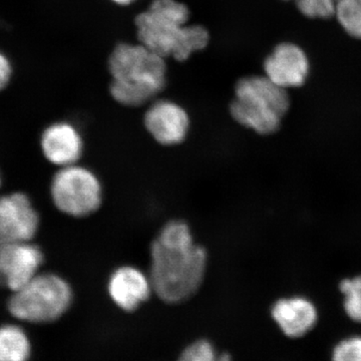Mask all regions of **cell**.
Here are the masks:
<instances>
[{
  "mask_svg": "<svg viewBox=\"0 0 361 361\" xmlns=\"http://www.w3.org/2000/svg\"><path fill=\"white\" fill-rule=\"evenodd\" d=\"M207 266L208 254L195 241L190 226L170 221L151 246L149 276L154 293L165 303L184 302L200 289Z\"/></svg>",
  "mask_w": 361,
  "mask_h": 361,
  "instance_id": "6da1fadb",
  "label": "cell"
},
{
  "mask_svg": "<svg viewBox=\"0 0 361 361\" xmlns=\"http://www.w3.org/2000/svg\"><path fill=\"white\" fill-rule=\"evenodd\" d=\"M189 20V8L183 2L153 0L146 11L135 16L137 39L164 59L186 61L210 42L205 26L188 25Z\"/></svg>",
  "mask_w": 361,
  "mask_h": 361,
  "instance_id": "7a4b0ae2",
  "label": "cell"
},
{
  "mask_svg": "<svg viewBox=\"0 0 361 361\" xmlns=\"http://www.w3.org/2000/svg\"><path fill=\"white\" fill-rule=\"evenodd\" d=\"M108 66L111 96L123 106L146 104L167 85L166 59L142 44H118L111 51Z\"/></svg>",
  "mask_w": 361,
  "mask_h": 361,
  "instance_id": "3957f363",
  "label": "cell"
},
{
  "mask_svg": "<svg viewBox=\"0 0 361 361\" xmlns=\"http://www.w3.org/2000/svg\"><path fill=\"white\" fill-rule=\"evenodd\" d=\"M235 97L230 104L232 118L246 129L259 135L274 134L290 108L287 90L266 75H248L235 85Z\"/></svg>",
  "mask_w": 361,
  "mask_h": 361,
  "instance_id": "277c9868",
  "label": "cell"
},
{
  "mask_svg": "<svg viewBox=\"0 0 361 361\" xmlns=\"http://www.w3.org/2000/svg\"><path fill=\"white\" fill-rule=\"evenodd\" d=\"M73 290L68 280L52 272H39L18 290L7 302L16 319L35 324L56 322L70 310Z\"/></svg>",
  "mask_w": 361,
  "mask_h": 361,
  "instance_id": "5b68a950",
  "label": "cell"
},
{
  "mask_svg": "<svg viewBox=\"0 0 361 361\" xmlns=\"http://www.w3.org/2000/svg\"><path fill=\"white\" fill-rule=\"evenodd\" d=\"M49 196L56 210L73 218L89 217L103 203L99 177L80 164L59 168L52 176Z\"/></svg>",
  "mask_w": 361,
  "mask_h": 361,
  "instance_id": "8992f818",
  "label": "cell"
},
{
  "mask_svg": "<svg viewBox=\"0 0 361 361\" xmlns=\"http://www.w3.org/2000/svg\"><path fill=\"white\" fill-rule=\"evenodd\" d=\"M40 215L23 192L0 196V246L33 241L39 231Z\"/></svg>",
  "mask_w": 361,
  "mask_h": 361,
  "instance_id": "52a82bcc",
  "label": "cell"
},
{
  "mask_svg": "<svg viewBox=\"0 0 361 361\" xmlns=\"http://www.w3.org/2000/svg\"><path fill=\"white\" fill-rule=\"evenodd\" d=\"M44 254L33 241L0 246V287L14 292L42 272Z\"/></svg>",
  "mask_w": 361,
  "mask_h": 361,
  "instance_id": "ba28073f",
  "label": "cell"
},
{
  "mask_svg": "<svg viewBox=\"0 0 361 361\" xmlns=\"http://www.w3.org/2000/svg\"><path fill=\"white\" fill-rule=\"evenodd\" d=\"M144 123L157 142L163 146H176L186 140L190 116L179 104L157 99L145 114Z\"/></svg>",
  "mask_w": 361,
  "mask_h": 361,
  "instance_id": "9c48e42d",
  "label": "cell"
},
{
  "mask_svg": "<svg viewBox=\"0 0 361 361\" xmlns=\"http://www.w3.org/2000/svg\"><path fill=\"white\" fill-rule=\"evenodd\" d=\"M45 160L56 168L78 164L84 154V139L73 123L59 121L47 126L39 140Z\"/></svg>",
  "mask_w": 361,
  "mask_h": 361,
  "instance_id": "30bf717a",
  "label": "cell"
},
{
  "mask_svg": "<svg viewBox=\"0 0 361 361\" xmlns=\"http://www.w3.org/2000/svg\"><path fill=\"white\" fill-rule=\"evenodd\" d=\"M265 75L285 90L301 87L310 73L305 52L291 42L278 44L264 61Z\"/></svg>",
  "mask_w": 361,
  "mask_h": 361,
  "instance_id": "8fae6325",
  "label": "cell"
},
{
  "mask_svg": "<svg viewBox=\"0 0 361 361\" xmlns=\"http://www.w3.org/2000/svg\"><path fill=\"white\" fill-rule=\"evenodd\" d=\"M108 293L114 303L126 312H133L154 293L149 275L134 266H121L111 273Z\"/></svg>",
  "mask_w": 361,
  "mask_h": 361,
  "instance_id": "7c38bea8",
  "label": "cell"
},
{
  "mask_svg": "<svg viewBox=\"0 0 361 361\" xmlns=\"http://www.w3.org/2000/svg\"><path fill=\"white\" fill-rule=\"evenodd\" d=\"M273 319L285 336L299 338L305 336L317 322L314 304L303 297L279 299L271 310Z\"/></svg>",
  "mask_w": 361,
  "mask_h": 361,
  "instance_id": "4fadbf2b",
  "label": "cell"
},
{
  "mask_svg": "<svg viewBox=\"0 0 361 361\" xmlns=\"http://www.w3.org/2000/svg\"><path fill=\"white\" fill-rule=\"evenodd\" d=\"M32 355L30 337L20 325L0 326V361H27Z\"/></svg>",
  "mask_w": 361,
  "mask_h": 361,
  "instance_id": "5bb4252c",
  "label": "cell"
},
{
  "mask_svg": "<svg viewBox=\"0 0 361 361\" xmlns=\"http://www.w3.org/2000/svg\"><path fill=\"white\" fill-rule=\"evenodd\" d=\"M334 16L345 32L361 39V0H337Z\"/></svg>",
  "mask_w": 361,
  "mask_h": 361,
  "instance_id": "9a60e30c",
  "label": "cell"
},
{
  "mask_svg": "<svg viewBox=\"0 0 361 361\" xmlns=\"http://www.w3.org/2000/svg\"><path fill=\"white\" fill-rule=\"evenodd\" d=\"M178 361H232L228 353H218L212 342L199 339L180 353Z\"/></svg>",
  "mask_w": 361,
  "mask_h": 361,
  "instance_id": "2e32d148",
  "label": "cell"
},
{
  "mask_svg": "<svg viewBox=\"0 0 361 361\" xmlns=\"http://www.w3.org/2000/svg\"><path fill=\"white\" fill-rule=\"evenodd\" d=\"M339 290L343 294L346 314L353 322L361 323V275L342 280Z\"/></svg>",
  "mask_w": 361,
  "mask_h": 361,
  "instance_id": "e0dca14e",
  "label": "cell"
},
{
  "mask_svg": "<svg viewBox=\"0 0 361 361\" xmlns=\"http://www.w3.org/2000/svg\"><path fill=\"white\" fill-rule=\"evenodd\" d=\"M337 0H294L297 8L306 18L326 20L336 13Z\"/></svg>",
  "mask_w": 361,
  "mask_h": 361,
  "instance_id": "ac0fdd59",
  "label": "cell"
},
{
  "mask_svg": "<svg viewBox=\"0 0 361 361\" xmlns=\"http://www.w3.org/2000/svg\"><path fill=\"white\" fill-rule=\"evenodd\" d=\"M332 361H361V337L339 342L332 353Z\"/></svg>",
  "mask_w": 361,
  "mask_h": 361,
  "instance_id": "d6986e66",
  "label": "cell"
},
{
  "mask_svg": "<svg viewBox=\"0 0 361 361\" xmlns=\"http://www.w3.org/2000/svg\"><path fill=\"white\" fill-rule=\"evenodd\" d=\"M13 75V66L11 59L0 51V92L11 84Z\"/></svg>",
  "mask_w": 361,
  "mask_h": 361,
  "instance_id": "ffe728a7",
  "label": "cell"
},
{
  "mask_svg": "<svg viewBox=\"0 0 361 361\" xmlns=\"http://www.w3.org/2000/svg\"><path fill=\"white\" fill-rule=\"evenodd\" d=\"M111 1L114 2V4H118V6H128L134 4V2L137 1V0H111Z\"/></svg>",
  "mask_w": 361,
  "mask_h": 361,
  "instance_id": "44dd1931",
  "label": "cell"
},
{
  "mask_svg": "<svg viewBox=\"0 0 361 361\" xmlns=\"http://www.w3.org/2000/svg\"><path fill=\"white\" fill-rule=\"evenodd\" d=\"M0 186H1V176H0Z\"/></svg>",
  "mask_w": 361,
  "mask_h": 361,
  "instance_id": "7402d4cb",
  "label": "cell"
}]
</instances>
